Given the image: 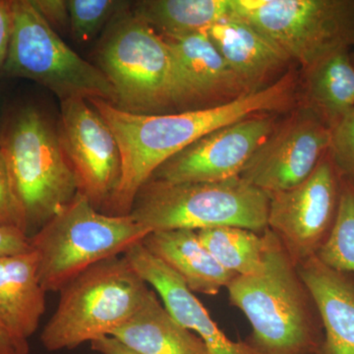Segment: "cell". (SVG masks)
<instances>
[{
    "label": "cell",
    "mask_w": 354,
    "mask_h": 354,
    "mask_svg": "<svg viewBox=\"0 0 354 354\" xmlns=\"http://www.w3.org/2000/svg\"><path fill=\"white\" fill-rule=\"evenodd\" d=\"M295 76L288 72L267 87L215 108L165 114L128 113L101 99L87 100L118 141L121 177L102 213L127 216L135 197L165 162L218 128L263 113L283 111L293 102Z\"/></svg>",
    "instance_id": "cell-1"
},
{
    "label": "cell",
    "mask_w": 354,
    "mask_h": 354,
    "mask_svg": "<svg viewBox=\"0 0 354 354\" xmlns=\"http://www.w3.org/2000/svg\"><path fill=\"white\" fill-rule=\"evenodd\" d=\"M266 235L264 269L227 288L252 327L245 342L258 354H318L324 328L315 300L277 235L269 228Z\"/></svg>",
    "instance_id": "cell-2"
},
{
    "label": "cell",
    "mask_w": 354,
    "mask_h": 354,
    "mask_svg": "<svg viewBox=\"0 0 354 354\" xmlns=\"http://www.w3.org/2000/svg\"><path fill=\"white\" fill-rule=\"evenodd\" d=\"M0 148L24 218L26 234L32 236L76 196L78 181L57 129L34 104L8 109Z\"/></svg>",
    "instance_id": "cell-3"
},
{
    "label": "cell",
    "mask_w": 354,
    "mask_h": 354,
    "mask_svg": "<svg viewBox=\"0 0 354 354\" xmlns=\"http://www.w3.org/2000/svg\"><path fill=\"white\" fill-rule=\"evenodd\" d=\"M148 228L131 216H111L77 193L68 205L30 236L46 292L59 291L88 268L141 243Z\"/></svg>",
    "instance_id": "cell-4"
},
{
    "label": "cell",
    "mask_w": 354,
    "mask_h": 354,
    "mask_svg": "<svg viewBox=\"0 0 354 354\" xmlns=\"http://www.w3.org/2000/svg\"><path fill=\"white\" fill-rule=\"evenodd\" d=\"M269 195L241 176L216 183H171L149 179L129 215L151 232L232 225L268 230Z\"/></svg>",
    "instance_id": "cell-5"
},
{
    "label": "cell",
    "mask_w": 354,
    "mask_h": 354,
    "mask_svg": "<svg viewBox=\"0 0 354 354\" xmlns=\"http://www.w3.org/2000/svg\"><path fill=\"white\" fill-rule=\"evenodd\" d=\"M150 291L124 255L88 268L60 290L57 308L41 332L44 348L72 349L113 335Z\"/></svg>",
    "instance_id": "cell-6"
},
{
    "label": "cell",
    "mask_w": 354,
    "mask_h": 354,
    "mask_svg": "<svg viewBox=\"0 0 354 354\" xmlns=\"http://www.w3.org/2000/svg\"><path fill=\"white\" fill-rule=\"evenodd\" d=\"M95 58L115 91L118 109L138 114L174 111L169 46L164 37L133 12L131 4L106 26Z\"/></svg>",
    "instance_id": "cell-7"
},
{
    "label": "cell",
    "mask_w": 354,
    "mask_h": 354,
    "mask_svg": "<svg viewBox=\"0 0 354 354\" xmlns=\"http://www.w3.org/2000/svg\"><path fill=\"white\" fill-rule=\"evenodd\" d=\"M13 27L3 72L41 84L60 101L83 97L116 104L115 91L101 69L64 43L31 0H12Z\"/></svg>",
    "instance_id": "cell-8"
},
{
    "label": "cell",
    "mask_w": 354,
    "mask_h": 354,
    "mask_svg": "<svg viewBox=\"0 0 354 354\" xmlns=\"http://www.w3.org/2000/svg\"><path fill=\"white\" fill-rule=\"evenodd\" d=\"M237 16L305 71L354 43L353 0H232Z\"/></svg>",
    "instance_id": "cell-9"
},
{
    "label": "cell",
    "mask_w": 354,
    "mask_h": 354,
    "mask_svg": "<svg viewBox=\"0 0 354 354\" xmlns=\"http://www.w3.org/2000/svg\"><path fill=\"white\" fill-rule=\"evenodd\" d=\"M341 184L328 153L304 183L268 194V228L295 265L316 256L329 239L339 211Z\"/></svg>",
    "instance_id": "cell-10"
},
{
    "label": "cell",
    "mask_w": 354,
    "mask_h": 354,
    "mask_svg": "<svg viewBox=\"0 0 354 354\" xmlns=\"http://www.w3.org/2000/svg\"><path fill=\"white\" fill-rule=\"evenodd\" d=\"M58 135L78 181L79 193L102 211L121 177V153L108 123L83 97L60 104Z\"/></svg>",
    "instance_id": "cell-11"
},
{
    "label": "cell",
    "mask_w": 354,
    "mask_h": 354,
    "mask_svg": "<svg viewBox=\"0 0 354 354\" xmlns=\"http://www.w3.org/2000/svg\"><path fill=\"white\" fill-rule=\"evenodd\" d=\"M272 114H257L209 133L172 156L151 178L171 183H216L241 176L278 127Z\"/></svg>",
    "instance_id": "cell-12"
},
{
    "label": "cell",
    "mask_w": 354,
    "mask_h": 354,
    "mask_svg": "<svg viewBox=\"0 0 354 354\" xmlns=\"http://www.w3.org/2000/svg\"><path fill=\"white\" fill-rule=\"evenodd\" d=\"M332 130L311 109L277 127L242 171L241 177L267 194L306 180L329 153Z\"/></svg>",
    "instance_id": "cell-13"
},
{
    "label": "cell",
    "mask_w": 354,
    "mask_h": 354,
    "mask_svg": "<svg viewBox=\"0 0 354 354\" xmlns=\"http://www.w3.org/2000/svg\"><path fill=\"white\" fill-rule=\"evenodd\" d=\"M164 39L171 53V104L176 113L215 108L251 93L207 32Z\"/></svg>",
    "instance_id": "cell-14"
},
{
    "label": "cell",
    "mask_w": 354,
    "mask_h": 354,
    "mask_svg": "<svg viewBox=\"0 0 354 354\" xmlns=\"http://www.w3.org/2000/svg\"><path fill=\"white\" fill-rule=\"evenodd\" d=\"M124 256L147 285L158 293L177 322L202 339L208 354H258L245 341L228 339L183 279L149 252L142 242L132 246Z\"/></svg>",
    "instance_id": "cell-15"
},
{
    "label": "cell",
    "mask_w": 354,
    "mask_h": 354,
    "mask_svg": "<svg viewBox=\"0 0 354 354\" xmlns=\"http://www.w3.org/2000/svg\"><path fill=\"white\" fill-rule=\"evenodd\" d=\"M297 270L322 320L324 341L318 354H354V274L333 269L317 256Z\"/></svg>",
    "instance_id": "cell-16"
},
{
    "label": "cell",
    "mask_w": 354,
    "mask_h": 354,
    "mask_svg": "<svg viewBox=\"0 0 354 354\" xmlns=\"http://www.w3.org/2000/svg\"><path fill=\"white\" fill-rule=\"evenodd\" d=\"M207 34L250 92L269 86L265 82L290 60L276 44L234 12L209 28Z\"/></svg>",
    "instance_id": "cell-17"
},
{
    "label": "cell",
    "mask_w": 354,
    "mask_h": 354,
    "mask_svg": "<svg viewBox=\"0 0 354 354\" xmlns=\"http://www.w3.org/2000/svg\"><path fill=\"white\" fill-rule=\"evenodd\" d=\"M142 244L176 272L193 293L218 295L236 277L218 264L203 245L196 230L151 232Z\"/></svg>",
    "instance_id": "cell-18"
},
{
    "label": "cell",
    "mask_w": 354,
    "mask_h": 354,
    "mask_svg": "<svg viewBox=\"0 0 354 354\" xmlns=\"http://www.w3.org/2000/svg\"><path fill=\"white\" fill-rule=\"evenodd\" d=\"M46 293L34 251L0 256V323L11 334L25 341L34 335L46 310Z\"/></svg>",
    "instance_id": "cell-19"
},
{
    "label": "cell",
    "mask_w": 354,
    "mask_h": 354,
    "mask_svg": "<svg viewBox=\"0 0 354 354\" xmlns=\"http://www.w3.org/2000/svg\"><path fill=\"white\" fill-rule=\"evenodd\" d=\"M111 337L138 354H208L202 339L177 322L152 290Z\"/></svg>",
    "instance_id": "cell-20"
},
{
    "label": "cell",
    "mask_w": 354,
    "mask_h": 354,
    "mask_svg": "<svg viewBox=\"0 0 354 354\" xmlns=\"http://www.w3.org/2000/svg\"><path fill=\"white\" fill-rule=\"evenodd\" d=\"M309 108L333 129L354 111V65L348 50L330 53L306 71Z\"/></svg>",
    "instance_id": "cell-21"
},
{
    "label": "cell",
    "mask_w": 354,
    "mask_h": 354,
    "mask_svg": "<svg viewBox=\"0 0 354 354\" xmlns=\"http://www.w3.org/2000/svg\"><path fill=\"white\" fill-rule=\"evenodd\" d=\"M131 9L162 37L207 32L234 14L232 0H143Z\"/></svg>",
    "instance_id": "cell-22"
},
{
    "label": "cell",
    "mask_w": 354,
    "mask_h": 354,
    "mask_svg": "<svg viewBox=\"0 0 354 354\" xmlns=\"http://www.w3.org/2000/svg\"><path fill=\"white\" fill-rule=\"evenodd\" d=\"M203 245L235 276L259 274L265 265L267 235L247 228L221 225L197 230Z\"/></svg>",
    "instance_id": "cell-23"
},
{
    "label": "cell",
    "mask_w": 354,
    "mask_h": 354,
    "mask_svg": "<svg viewBox=\"0 0 354 354\" xmlns=\"http://www.w3.org/2000/svg\"><path fill=\"white\" fill-rule=\"evenodd\" d=\"M324 264L354 274V183L342 178L339 211L329 239L317 253Z\"/></svg>",
    "instance_id": "cell-24"
},
{
    "label": "cell",
    "mask_w": 354,
    "mask_h": 354,
    "mask_svg": "<svg viewBox=\"0 0 354 354\" xmlns=\"http://www.w3.org/2000/svg\"><path fill=\"white\" fill-rule=\"evenodd\" d=\"M70 29L78 41H91L121 11L130 6L129 2L116 0H67Z\"/></svg>",
    "instance_id": "cell-25"
},
{
    "label": "cell",
    "mask_w": 354,
    "mask_h": 354,
    "mask_svg": "<svg viewBox=\"0 0 354 354\" xmlns=\"http://www.w3.org/2000/svg\"><path fill=\"white\" fill-rule=\"evenodd\" d=\"M329 153L339 176L354 183V111L333 128Z\"/></svg>",
    "instance_id": "cell-26"
},
{
    "label": "cell",
    "mask_w": 354,
    "mask_h": 354,
    "mask_svg": "<svg viewBox=\"0 0 354 354\" xmlns=\"http://www.w3.org/2000/svg\"><path fill=\"white\" fill-rule=\"evenodd\" d=\"M0 227L17 228L26 234L24 218L14 193L8 165L1 148H0Z\"/></svg>",
    "instance_id": "cell-27"
},
{
    "label": "cell",
    "mask_w": 354,
    "mask_h": 354,
    "mask_svg": "<svg viewBox=\"0 0 354 354\" xmlns=\"http://www.w3.org/2000/svg\"><path fill=\"white\" fill-rule=\"evenodd\" d=\"M32 6L55 32L70 29L67 0H31Z\"/></svg>",
    "instance_id": "cell-28"
},
{
    "label": "cell",
    "mask_w": 354,
    "mask_h": 354,
    "mask_svg": "<svg viewBox=\"0 0 354 354\" xmlns=\"http://www.w3.org/2000/svg\"><path fill=\"white\" fill-rule=\"evenodd\" d=\"M32 250L30 236L17 228L0 227V256L15 255Z\"/></svg>",
    "instance_id": "cell-29"
},
{
    "label": "cell",
    "mask_w": 354,
    "mask_h": 354,
    "mask_svg": "<svg viewBox=\"0 0 354 354\" xmlns=\"http://www.w3.org/2000/svg\"><path fill=\"white\" fill-rule=\"evenodd\" d=\"M12 27V0H0V72L6 64Z\"/></svg>",
    "instance_id": "cell-30"
},
{
    "label": "cell",
    "mask_w": 354,
    "mask_h": 354,
    "mask_svg": "<svg viewBox=\"0 0 354 354\" xmlns=\"http://www.w3.org/2000/svg\"><path fill=\"white\" fill-rule=\"evenodd\" d=\"M29 344L9 332L0 323V354H28Z\"/></svg>",
    "instance_id": "cell-31"
},
{
    "label": "cell",
    "mask_w": 354,
    "mask_h": 354,
    "mask_svg": "<svg viewBox=\"0 0 354 354\" xmlns=\"http://www.w3.org/2000/svg\"><path fill=\"white\" fill-rule=\"evenodd\" d=\"M91 346L93 351L101 354H138L111 335L91 342Z\"/></svg>",
    "instance_id": "cell-32"
},
{
    "label": "cell",
    "mask_w": 354,
    "mask_h": 354,
    "mask_svg": "<svg viewBox=\"0 0 354 354\" xmlns=\"http://www.w3.org/2000/svg\"><path fill=\"white\" fill-rule=\"evenodd\" d=\"M7 113H8V109H7V111H1V109H0V135H1L2 128H3Z\"/></svg>",
    "instance_id": "cell-33"
},
{
    "label": "cell",
    "mask_w": 354,
    "mask_h": 354,
    "mask_svg": "<svg viewBox=\"0 0 354 354\" xmlns=\"http://www.w3.org/2000/svg\"><path fill=\"white\" fill-rule=\"evenodd\" d=\"M351 60H353V65H354V55H353V57H351Z\"/></svg>",
    "instance_id": "cell-34"
}]
</instances>
